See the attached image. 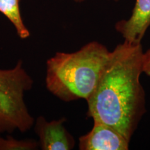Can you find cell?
<instances>
[{
  "instance_id": "6da1fadb",
  "label": "cell",
  "mask_w": 150,
  "mask_h": 150,
  "mask_svg": "<svg viewBox=\"0 0 150 150\" xmlns=\"http://www.w3.org/2000/svg\"><path fill=\"white\" fill-rule=\"evenodd\" d=\"M141 43L124 41L110 52L98 83L88 98L87 115L117 130L130 142L146 112Z\"/></svg>"
},
{
  "instance_id": "7a4b0ae2",
  "label": "cell",
  "mask_w": 150,
  "mask_h": 150,
  "mask_svg": "<svg viewBox=\"0 0 150 150\" xmlns=\"http://www.w3.org/2000/svg\"><path fill=\"white\" fill-rule=\"evenodd\" d=\"M110 52L92 41L74 52H56L46 63L45 85L52 95L65 102L87 100L98 83Z\"/></svg>"
},
{
  "instance_id": "3957f363",
  "label": "cell",
  "mask_w": 150,
  "mask_h": 150,
  "mask_svg": "<svg viewBox=\"0 0 150 150\" xmlns=\"http://www.w3.org/2000/svg\"><path fill=\"white\" fill-rule=\"evenodd\" d=\"M33 80L18 60L12 68H0V134L29 131L35 120L24 101V94L33 88Z\"/></svg>"
},
{
  "instance_id": "277c9868",
  "label": "cell",
  "mask_w": 150,
  "mask_h": 150,
  "mask_svg": "<svg viewBox=\"0 0 150 150\" xmlns=\"http://www.w3.org/2000/svg\"><path fill=\"white\" fill-rule=\"evenodd\" d=\"M66 118L47 121L43 116L35 120V131L38 137L39 147L42 150H71L75 140L64 126Z\"/></svg>"
},
{
  "instance_id": "5b68a950",
  "label": "cell",
  "mask_w": 150,
  "mask_h": 150,
  "mask_svg": "<svg viewBox=\"0 0 150 150\" xmlns=\"http://www.w3.org/2000/svg\"><path fill=\"white\" fill-rule=\"evenodd\" d=\"M89 132L79 138L80 150H128L129 142L117 130L108 125L93 122Z\"/></svg>"
},
{
  "instance_id": "8992f818",
  "label": "cell",
  "mask_w": 150,
  "mask_h": 150,
  "mask_svg": "<svg viewBox=\"0 0 150 150\" xmlns=\"http://www.w3.org/2000/svg\"><path fill=\"white\" fill-rule=\"evenodd\" d=\"M150 27V0H136L130 17L115 24V30L125 41L141 43L146 31Z\"/></svg>"
},
{
  "instance_id": "52a82bcc",
  "label": "cell",
  "mask_w": 150,
  "mask_h": 150,
  "mask_svg": "<svg viewBox=\"0 0 150 150\" xmlns=\"http://www.w3.org/2000/svg\"><path fill=\"white\" fill-rule=\"evenodd\" d=\"M20 0H0V13L11 22L17 35L21 39L30 36V31L26 27L20 8Z\"/></svg>"
},
{
  "instance_id": "ba28073f",
  "label": "cell",
  "mask_w": 150,
  "mask_h": 150,
  "mask_svg": "<svg viewBox=\"0 0 150 150\" xmlns=\"http://www.w3.org/2000/svg\"><path fill=\"white\" fill-rule=\"evenodd\" d=\"M38 147V142L33 139L18 140L10 136H0V150H35Z\"/></svg>"
},
{
  "instance_id": "9c48e42d",
  "label": "cell",
  "mask_w": 150,
  "mask_h": 150,
  "mask_svg": "<svg viewBox=\"0 0 150 150\" xmlns=\"http://www.w3.org/2000/svg\"><path fill=\"white\" fill-rule=\"evenodd\" d=\"M143 72L150 76V49L143 55Z\"/></svg>"
},
{
  "instance_id": "30bf717a",
  "label": "cell",
  "mask_w": 150,
  "mask_h": 150,
  "mask_svg": "<svg viewBox=\"0 0 150 150\" xmlns=\"http://www.w3.org/2000/svg\"><path fill=\"white\" fill-rule=\"evenodd\" d=\"M73 1L76 3H81V2H83V1H85L86 0H73ZM115 1H118V0H115Z\"/></svg>"
}]
</instances>
